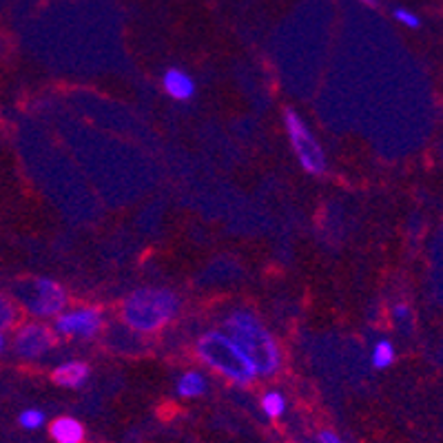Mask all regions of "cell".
I'll list each match as a JSON object with an SVG mask.
<instances>
[{
  "label": "cell",
  "instance_id": "obj_1",
  "mask_svg": "<svg viewBox=\"0 0 443 443\" xmlns=\"http://www.w3.org/2000/svg\"><path fill=\"white\" fill-rule=\"evenodd\" d=\"M224 328L242 348V353L251 359L257 374L268 377L280 368V348L255 315L246 313V310H235L231 317H226Z\"/></svg>",
  "mask_w": 443,
  "mask_h": 443
},
{
  "label": "cell",
  "instance_id": "obj_2",
  "mask_svg": "<svg viewBox=\"0 0 443 443\" xmlns=\"http://www.w3.org/2000/svg\"><path fill=\"white\" fill-rule=\"evenodd\" d=\"M179 310L177 295L169 288H140L122 302L120 315L138 333H155Z\"/></svg>",
  "mask_w": 443,
  "mask_h": 443
},
{
  "label": "cell",
  "instance_id": "obj_3",
  "mask_svg": "<svg viewBox=\"0 0 443 443\" xmlns=\"http://www.w3.org/2000/svg\"><path fill=\"white\" fill-rule=\"evenodd\" d=\"M198 357L206 366L228 377L235 384H249L255 379V366L251 359L242 353V348L233 341V337L222 331H208L198 339Z\"/></svg>",
  "mask_w": 443,
  "mask_h": 443
},
{
  "label": "cell",
  "instance_id": "obj_4",
  "mask_svg": "<svg viewBox=\"0 0 443 443\" xmlns=\"http://www.w3.org/2000/svg\"><path fill=\"white\" fill-rule=\"evenodd\" d=\"M284 122H286V134L290 140V146L295 155H297L302 169L310 175H321L326 171V155L317 138L310 134V129L302 120V116L293 107L284 109Z\"/></svg>",
  "mask_w": 443,
  "mask_h": 443
},
{
  "label": "cell",
  "instance_id": "obj_5",
  "mask_svg": "<svg viewBox=\"0 0 443 443\" xmlns=\"http://www.w3.org/2000/svg\"><path fill=\"white\" fill-rule=\"evenodd\" d=\"M13 295L36 317H52L58 310H62L64 302H67L64 288L54 280H47V277H38V280L18 284Z\"/></svg>",
  "mask_w": 443,
  "mask_h": 443
},
{
  "label": "cell",
  "instance_id": "obj_6",
  "mask_svg": "<svg viewBox=\"0 0 443 443\" xmlns=\"http://www.w3.org/2000/svg\"><path fill=\"white\" fill-rule=\"evenodd\" d=\"M54 328L58 335H64V337L91 339L100 333L102 315L98 308H78V310H71V313L60 315Z\"/></svg>",
  "mask_w": 443,
  "mask_h": 443
},
{
  "label": "cell",
  "instance_id": "obj_7",
  "mask_svg": "<svg viewBox=\"0 0 443 443\" xmlns=\"http://www.w3.org/2000/svg\"><path fill=\"white\" fill-rule=\"evenodd\" d=\"M54 343H56V339L49 328H45L40 324H27L20 328L18 335H16L13 350L25 359H36V357L45 355Z\"/></svg>",
  "mask_w": 443,
  "mask_h": 443
},
{
  "label": "cell",
  "instance_id": "obj_8",
  "mask_svg": "<svg viewBox=\"0 0 443 443\" xmlns=\"http://www.w3.org/2000/svg\"><path fill=\"white\" fill-rule=\"evenodd\" d=\"M162 85H164V91H167L177 102H187L195 95V82L182 69H167L164 71Z\"/></svg>",
  "mask_w": 443,
  "mask_h": 443
},
{
  "label": "cell",
  "instance_id": "obj_9",
  "mask_svg": "<svg viewBox=\"0 0 443 443\" xmlns=\"http://www.w3.org/2000/svg\"><path fill=\"white\" fill-rule=\"evenodd\" d=\"M49 435L56 443H82L85 441V425L73 417H60L49 425Z\"/></svg>",
  "mask_w": 443,
  "mask_h": 443
},
{
  "label": "cell",
  "instance_id": "obj_10",
  "mask_svg": "<svg viewBox=\"0 0 443 443\" xmlns=\"http://www.w3.org/2000/svg\"><path fill=\"white\" fill-rule=\"evenodd\" d=\"M89 374H91V370L85 362H69V364H62L60 368H56L52 379L62 388H80L89 379Z\"/></svg>",
  "mask_w": 443,
  "mask_h": 443
},
{
  "label": "cell",
  "instance_id": "obj_11",
  "mask_svg": "<svg viewBox=\"0 0 443 443\" xmlns=\"http://www.w3.org/2000/svg\"><path fill=\"white\" fill-rule=\"evenodd\" d=\"M206 392V379L200 374V372H187L179 377L177 382V395L184 397V399H191V397H200Z\"/></svg>",
  "mask_w": 443,
  "mask_h": 443
},
{
  "label": "cell",
  "instance_id": "obj_12",
  "mask_svg": "<svg viewBox=\"0 0 443 443\" xmlns=\"http://www.w3.org/2000/svg\"><path fill=\"white\" fill-rule=\"evenodd\" d=\"M261 410H264V413L273 419L282 417L284 410H286V399H284L282 392H277V390L266 392L264 399H261Z\"/></svg>",
  "mask_w": 443,
  "mask_h": 443
},
{
  "label": "cell",
  "instance_id": "obj_13",
  "mask_svg": "<svg viewBox=\"0 0 443 443\" xmlns=\"http://www.w3.org/2000/svg\"><path fill=\"white\" fill-rule=\"evenodd\" d=\"M395 362V348L390 341H377L372 350V366L374 368H388Z\"/></svg>",
  "mask_w": 443,
  "mask_h": 443
},
{
  "label": "cell",
  "instance_id": "obj_14",
  "mask_svg": "<svg viewBox=\"0 0 443 443\" xmlns=\"http://www.w3.org/2000/svg\"><path fill=\"white\" fill-rule=\"evenodd\" d=\"M18 421H20L23 428H27V430H38L40 425L45 423V415L40 413V410H36V408H29V410H25V413H20Z\"/></svg>",
  "mask_w": 443,
  "mask_h": 443
},
{
  "label": "cell",
  "instance_id": "obj_15",
  "mask_svg": "<svg viewBox=\"0 0 443 443\" xmlns=\"http://www.w3.org/2000/svg\"><path fill=\"white\" fill-rule=\"evenodd\" d=\"M395 18L401 25L410 27V29H419L421 27V18H419V16L413 13V11H408V9H395Z\"/></svg>",
  "mask_w": 443,
  "mask_h": 443
},
{
  "label": "cell",
  "instance_id": "obj_16",
  "mask_svg": "<svg viewBox=\"0 0 443 443\" xmlns=\"http://www.w3.org/2000/svg\"><path fill=\"white\" fill-rule=\"evenodd\" d=\"M13 321V310L7 300L0 297V328H7Z\"/></svg>",
  "mask_w": 443,
  "mask_h": 443
},
{
  "label": "cell",
  "instance_id": "obj_17",
  "mask_svg": "<svg viewBox=\"0 0 443 443\" xmlns=\"http://www.w3.org/2000/svg\"><path fill=\"white\" fill-rule=\"evenodd\" d=\"M317 441H319V443H343L333 430H321L319 437H317Z\"/></svg>",
  "mask_w": 443,
  "mask_h": 443
},
{
  "label": "cell",
  "instance_id": "obj_18",
  "mask_svg": "<svg viewBox=\"0 0 443 443\" xmlns=\"http://www.w3.org/2000/svg\"><path fill=\"white\" fill-rule=\"evenodd\" d=\"M395 317H397V319H408V317H410L408 306H395Z\"/></svg>",
  "mask_w": 443,
  "mask_h": 443
},
{
  "label": "cell",
  "instance_id": "obj_19",
  "mask_svg": "<svg viewBox=\"0 0 443 443\" xmlns=\"http://www.w3.org/2000/svg\"><path fill=\"white\" fill-rule=\"evenodd\" d=\"M359 3H366V5H368V7H372V9H374L377 5H379V3H377V0H359Z\"/></svg>",
  "mask_w": 443,
  "mask_h": 443
},
{
  "label": "cell",
  "instance_id": "obj_20",
  "mask_svg": "<svg viewBox=\"0 0 443 443\" xmlns=\"http://www.w3.org/2000/svg\"><path fill=\"white\" fill-rule=\"evenodd\" d=\"M5 350V335H3V331H0V353Z\"/></svg>",
  "mask_w": 443,
  "mask_h": 443
}]
</instances>
